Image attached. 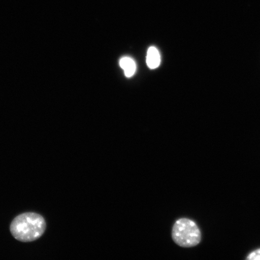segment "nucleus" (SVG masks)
Instances as JSON below:
<instances>
[{
	"label": "nucleus",
	"mask_w": 260,
	"mask_h": 260,
	"mask_svg": "<svg viewBox=\"0 0 260 260\" xmlns=\"http://www.w3.org/2000/svg\"><path fill=\"white\" fill-rule=\"evenodd\" d=\"M146 63L150 69H155L160 63V56L157 49L152 47L148 49Z\"/></svg>",
	"instance_id": "nucleus-3"
},
{
	"label": "nucleus",
	"mask_w": 260,
	"mask_h": 260,
	"mask_svg": "<svg viewBox=\"0 0 260 260\" xmlns=\"http://www.w3.org/2000/svg\"><path fill=\"white\" fill-rule=\"evenodd\" d=\"M120 66L124 70L126 77H131L134 75L136 67L135 61L129 57H123L120 60Z\"/></svg>",
	"instance_id": "nucleus-4"
},
{
	"label": "nucleus",
	"mask_w": 260,
	"mask_h": 260,
	"mask_svg": "<svg viewBox=\"0 0 260 260\" xmlns=\"http://www.w3.org/2000/svg\"><path fill=\"white\" fill-rule=\"evenodd\" d=\"M46 226V222L40 214L25 213L13 220L10 230L16 240L30 242L40 239L44 235Z\"/></svg>",
	"instance_id": "nucleus-1"
},
{
	"label": "nucleus",
	"mask_w": 260,
	"mask_h": 260,
	"mask_svg": "<svg viewBox=\"0 0 260 260\" xmlns=\"http://www.w3.org/2000/svg\"><path fill=\"white\" fill-rule=\"evenodd\" d=\"M249 260H260V249H256L252 252L246 258Z\"/></svg>",
	"instance_id": "nucleus-5"
},
{
	"label": "nucleus",
	"mask_w": 260,
	"mask_h": 260,
	"mask_svg": "<svg viewBox=\"0 0 260 260\" xmlns=\"http://www.w3.org/2000/svg\"><path fill=\"white\" fill-rule=\"evenodd\" d=\"M172 237L177 245L192 248L201 241V231L194 221L181 218L176 221L172 230Z\"/></svg>",
	"instance_id": "nucleus-2"
}]
</instances>
